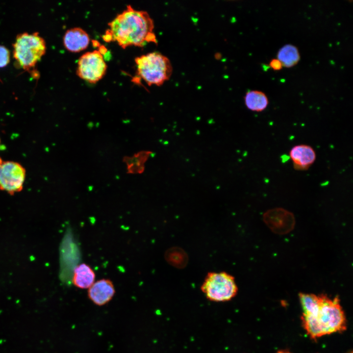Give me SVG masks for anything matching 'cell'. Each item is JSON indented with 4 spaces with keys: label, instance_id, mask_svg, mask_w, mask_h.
<instances>
[{
    "label": "cell",
    "instance_id": "cell-1",
    "mask_svg": "<svg viewBox=\"0 0 353 353\" xmlns=\"http://www.w3.org/2000/svg\"><path fill=\"white\" fill-rule=\"evenodd\" d=\"M108 25L102 38L106 42L116 41L122 48L143 47L149 43H157L153 31V21L149 13L127 5Z\"/></svg>",
    "mask_w": 353,
    "mask_h": 353
},
{
    "label": "cell",
    "instance_id": "cell-8",
    "mask_svg": "<svg viewBox=\"0 0 353 353\" xmlns=\"http://www.w3.org/2000/svg\"><path fill=\"white\" fill-rule=\"evenodd\" d=\"M263 220L267 226L275 233L284 234L291 231L295 226L293 214L282 208H275L266 211Z\"/></svg>",
    "mask_w": 353,
    "mask_h": 353
},
{
    "label": "cell",
    "instance_id": "cell-12",
    "mask_svg": "<svg viewBox=\"0 0 353 353\" xmlns=\"http://www.w3.org/2000/svg\"><path fill=\"white\" fill-rule=\"evenodd\" d=\"M95 277V273L92 268L83 263L75 268L72 283L80 289L89 288L94 283Z\"/></svg>",
    "mask_w": 353,
    "mask_h": 353
},
{
    "label": "cell",
    "instance_id": "cell-11",
    "mask_svg": "<svg viewBox=\"0 0 353 353\" xmlns=\"http://www.w3.org/2000/svg\"><path fill=\"white\" fill-rule=\"evenodd\" d=\"M89 34L83 29L75 27L68 29L64 34L63 43L69 51L78 52L86 49L89 43Z\"/></svg>",
    "mask_w": 353,
    "mask_h": 353
},
{
    "label": "cell",
    "instance_id": "cell-6",
    "mask_svg": "<svg viewBox=\"0 0 353 353\" xmlns=\"http://www.w3.org/2000/svg\"><path fill=\"white\" fill-rule=\"evenodd\" d=\"M107 68L103 55L99 50H94L84 53L79 58L76 74L81 79L94 84L104 76Z\"/></svg>",
    "mask_w": 353,
    "mask_h": 353
},
{
    "label": "cell",
    "instance_id": "cell-16",
    "mask_svg": "<svg viewBox=\"0 0 353 353\" xmlns=\"http://www.w3.org/2000/svg\"><path fill=\"white\" fill-rule=\"evenodd\" d=\"M10 53L8 49L0 45V68L6 67L10 62Z\"/></svg>",
    "mask_w": 353,
    "mask_h": 353
},
{
    "label": "cell",
    "instance_id": "cell-4",
    "mask_svg": "<svg viewBox=\"0 0 353 353\" xmlns=\"http://www.w3.org/2000/svg\"><path fill=\"white\" fill-rule=\"evenodd\" d=\"M13 54L17 64L30 71L45 54L46 44L39 33L23 32L18 34L13 44Z\"/></svg>",
    "mask_w": 353,
    "mask_h": 353
},
{
    "label": "cell",
    "instance_id": "cell-10",
    "mask_svg": "<svg viewBox=\"0 0 353 353\" xmlns=\"http://www.w3.org/2000/svg\"><path fill=\"white\" fill-rule=\"evenodd\" d=\"M289 155L294 169L298 171L308 170L316 159L314 149L305 144L293 146L290 151Z\"/></svg>",
    "mask_w": 353,
    "mask_h": 353
},
{
    "label": "cell",
    "instance_id": "cell-14",
    "mask_svg": "<svg viewBox=\"0 0 353 353\" xmlns=\"http://www.w3.org/2000/svg\"><path fill=\"white\" fill-rule=\"evenodd\" d=\"M277 57L282 66L287 68L296 66L301 59L298 48L291 44H285L281 47L277 52Z\"/></svg>",
    "mask_w": 353,
    "mask_h": 353
},
{
    "label": "cell",
    "instance_id": "cell-9",
    "mask_svg": "<svg viewBox=\"0 0 353 353\" xmlns=\"http://www.w3.org/2000/svg\"><path fill=\"white\" fill-rule=\"evenodd\" d=\"M115 294L112 281L103 278L94 283L88 288V296L95 304L102 306L109 303Z\"/></svg>",
    "mask_w": 353,
    "mask_h": 353
},
{
    "label": "cell",
    "instance_id": "cell-7",
    "mask_svg": "<svg viewBox=\"0 0 353 353\" xmlns=\"http://www.w3.org/2000/svg\"><path fill=\"white\" fill-rule=\"evenodd\" d=\"M25 177L26 170L20 163L0 157V190L10 195L21 192Z\"/></svg>",
    "mask_w": 353,
    "mask_h": 353
},
{
    "label": "cell",
    "instance_id": "cell-13",
    "mask_svg": "<svg viewBox=\"0 0 353 353\" xmlns=\"http://www.w3.org/2000/svg\"><path fill=\"white\" fill-rule=\"evenodd\" d=\"M244 102L247 108L252 111L260 112L265 110L269 103L266 94L258 90H250L244 96Z\"/></svg>",
    "mask_w": 353,
    "mask_h": 353
},
{
    "label": "cell",
    "instance_id": "cell-2",
    "mask_svg": "<svg viewBox=\"0 0 353 353\" xmlns=\"http://www.w3.org/2000/svg\"><path fill=\"white\" fill-rule=\"evenodd\" d=\"M319 303L310 310L303 312L302 327L310 338L315 341L324 335L341 333L347 329V320L338 296L331 299L319 295Z\"/></svg>",
    "mask_w": 353,
    "mask_h": 353
},
{
    "label": "cell",
    "instance_id": "cell-15",
    "mask_svg": "<svg viewBox=\"0 0 353 353\" xmlns=\"http://www.w3.org/2000/svg\"><path fill=\"white\" fill-rule=\"evenodd\" d=\"M167 262L174 267L184 268L188 262V256L181 249L177 247L171 248L165 253Z\"/></svg>",
    "mask_w": 353,
    "mask_h": 353
},
{
    "label": "cell",
    "instance_id": "cell-5",
    "mask_svg": "<svg viewBox=\"0 0 353 353\" xmlns=\"http://www.w3.org/2000/svg\"><path fill=\"white\" fill-rule=\"evenodd\" d=\"M201 290L206 298L214 302H225L235 297L238 287L234 277L226 272H208Z\"/></svg>",
    "mask_w": 353,
    "mask_h": 353
},
{
    "label": "cell",
    "instance_id": "cell-19",
    "mask_svg": "<svg viewBox=\"0 0 353 353\" xmlns=\"http://www.w3.org/2000/svg\"></svg>",
    "mask_w": 353,
    "mask_h": 353
},
{
    "label": "cell",
    "instance_id": "cell-3",
    "mask_svg": "<svg viewBox=\"0 0 353 353\" xmlns=\"http://www.w3.org/2000/svg\"><path fill=\"white\" fill-rule=\"evenodd\" d=\"M135 79H143L149 85L160 86L168 80L172 73L170 60L158 52H152L136 57Z\"/></svg>",
    "mask_w": 353,
    "mask_h": 353
},
{
    "label": "cell",
    "instance_id": "cell-18",
    "mask_svg": "<svg viewBox=\"0 0 353 353\" xmlns=\"http://www.w3.org/2000/svg\"><path fill=\"white\" fill-rule=\"evenodd\" d=\"M277 353H291L290 352H289L287 350H279V351H277Z\"/></svg>",
    "mask_w": 353,
    "mask_h": 353
},
{
    "label": "cell",
    "instance_id": "cell-17",
    "mask_svg": "<svg viewBox=\"0 0 353 353\" xmlns=\"http://www.w3.org/2000/svg\"><path fill=\"white\" fill-rule=\"evenodd\" d=\"M269 67L274 71H280L282 68V65L280 61L277 58H273L269 64Z\"/></svg>",
    "mask_w": 353,
    "mask_h": 353
}]
</instances>
